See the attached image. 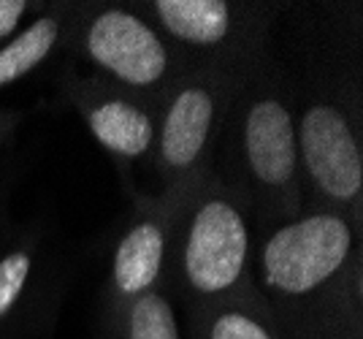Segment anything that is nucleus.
Here are the masks:
<instances>
[{
  "label": "nucleus",
  "instance_id": "f257e3e1",
  "mask_svg": "<svg viewBox=\"0 0 363 339\" xmlns=\"http://www.w3.org/2000/svg\"><path fill=\"white\" fill-rule=\"evenodd\" d=\"M252 279L282 339H363V236L339 212L255 231Z\"/></svg>",
  "mask_w": 363,
  "mask_h": 339
},
{
  "label": "nucleus",
  "instance_id": "f03ea898",
  "mask_svg": "<svg viewBox=\"0 0 363 339\" xmlns=\"http://www.w3.org/2000/svg\"><path fill=\"white\" fill-rule=\"evenodd\" d=\"M212 171L242 199L255 231L303 212L293 82L272 49L244 68L230 93Z\"/></svg>",
  "mask_w": 363,
  "mask_h": 339
},
{
  "label": "nucleus",
  "instance_id": "7ed1b4c3",
  "mask_svg": "<svg viewBox=\"0 0 363 339\" xmlns=\"http://www.w3.org/2000/svg\"><path fill=\"white\" fill-rule=\"evenodd\" d=\"M255 223L242 199L209 171L179 199L163 288L184 312L255 293Z\"/></svg>",
  "mask_w": 363,
  "mask_h": 339
},
{
  "label": "nucleus",
  "instance_id": "20e7f679",
  "mask_svg": "<svg viewBox=\"0 0 363 339\" xmlns=\"http://www.w3.org/2000/svg\"><path fill=\"white\" fill-rule=\"evenodd\" d=\"M301 152L303 206L347 217L363 236V128L361 84L318 77L303 93L293 90Z\"/></svg>",
  "mask_w": 363,
  "mask_h": 339
},
{
  "label": "nucleus",
  "instance_id": "39448f33",
  "mask_svg": "<svg viewBox=\"0 0 363 339\" xmlns=\"http://www.w3.org/2000/svg\"><path fill=\"white\" fill-rule=\"evenodd\" d=\"M68 49L90 74L160 106L190 60L136 9V3H82Z\"/></svg>",
  "mask_w": 363,
  "mask_h": 339
},
{
  "label": "nucleus",
  "instance_id": "423d86ee",
  "mask_svg": "<svg viewBox=\"0 0 363 339\" xmlns=\"http://www.w3.org/2000/svg\"><path fill=\"white\" fill-rule=\"evenodd\" d=\"M239 77L242 71L230 68L190 65L163 98L152 150L157 193L184 196L212 171L228 101Z\"/></svg>",
  "mask_w": 363,
  "mask_h": 339
},
{
  "label": "nucleus",
  "instance_id": "0eeeda50",
  "mask_svg": "<svg viewBox=\"0 0 363 339\" xmlns=\"http://www.w3.org/2000/svg\"><path fill=\"white\" fill-rule=\"evenodd\" d=\"M136 9L190 60L244 71L269 49L282 6L247 0H147Z\"/></svg>",
  "mask_w": 363,
  "mask_h": 339
},
{
  "label": "nucleus",
  "instance_id": "6e6552de",
  "mask_svg": "<svg viewBox=\"0 0 363 339\" xmlns=\"http://www.w3.org/2000/svg\"><path fill=\"white\" fill-rule=\"evenodd\" d=\"M182 196H136V206L111 252L104 285V328H111L133 299L163 285L171 228Z\"/></svg>",
  "mask_w": 363,
  "mask_h": 339
},
{
  "label": "nucleus",
  "instance_id": "1a4fd4ad",
  "mask_svg": "<svg viewBox=\"0 0 363 339\" xmlns=\"http://www.w3.org/2000/svg\"><path fill=\"white\" fill-rule=\"evenodd\" d=\"M62 98L74 106L92 139L117 160L120 169L152 163L157 106L122 93L92 74L76 71L62 79Z\"/></svg>",
  "mask_w": 363,
  "mask_h": 339
},
{
  "label": "nucleus",
  "instance_id": "9d476101",
  "mask_svg": "<svg viewBox=\"0 0 363 339\" xmlns=\"http://www.w3.org/2000/svg\"><path fill=\"white\" fill-rule=\"evenodd\" d=\"M62 269L38 228L0 247V339L41 331L60 299Z\"/></svg>",
  "mask_w": 363,
  "mask_h": 339
},
{
  "label": "nucleus",
  "instance_id": "9b49d317",
  "mask_svg": "<svg viewBox=\"0 0 363 339\" xmlns=\"http://www.w3.org/2000/svg\"><path fill=\"white\" fill-rule=\"evenodd\" d=\"M82 3L46 6L22 30L0 44V90L28 79L68 47Z\"/></svg>",
  "mask_w": 363,
  "mask_h": 339
},
{
  "label": "nucleus",
  "instance_id": "f8f14e48",
  "mask_svg": "<svg viewBox=\"0 0 363 339\" xmlns=\"http://www.w3.org/2000/svg\"><path fill=\"white\" fill-rule=\"evenodd\" d=\"M187 339H282L260 293L187 309Z\"/></svg>",
  "mask_w": 363,
  "mask_h": 339
},
{
  "label": "nucleus",
  "instance_id": "ddd939ff",
  "mask_svg": "<svg viewBox=\"0 0 363 339\" xmlns=\"http://www.w3.org/2000/svg\"><path fill=\"white\" fill-rule=\"evenodd\" d=\"M106 339H182L171 293L160 285L133 299L106 331Z\"/></svg>",
  "mask_w": 363,
  "mask_h": 339
},
{
  "label": "nucleus",
  "instance_id": "4468645a",
  "mask_svg": "<svg viewBox=\"0 0 363 339\" xmlns=\"http://www.w3.org/2000/svg\"><path fill=\"white\" fill-rule=\"evenodd\" d=\"M46 6L30 0H0V44H6L11 35L22 30L33 11H44Z\"/></svg>",
  "mask_w": 363,
  "mask_h": 339
},
{
  "label": "nucleus",
  "instance_id": "2eb2a0df",
  "mask_svg": "<svg viewBox=\"0 0 363 339\" xmlns=\"http://www.w3.org/2000/svg\"><path fill=\"white\" fill-rule=\"evenodd\" d=\"M16 125H19V114L11 109H0V152L9 147V141L14 136Z\"/></svg>",
  "mask_w": 363,
  "mask_h": 339
},
{
  "label": "nucleus",
  "instance_id": "dca6fc26",
  "mask_svg": "<svg viewBox=\"0 0 363 339\" xmlns=\"http://www.w3.org/2000/svg\"><path fill=\"white\" fill-rule=\"evenodd\" d=\"M3 239H6V231H3V223H0V245H3Z\"/></svg>",
  "mask_w": 363,
  "mask_h": 339
}]
</instances>
